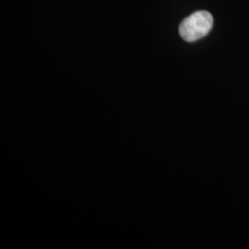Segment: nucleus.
I'll use <instances>...</instances> for the list:
<instances>
[{
    "label": "nucleus",
    "instance_id": "1",
    "mask_svg": "<svg viewBox=\"0 0 249 249\" xmlns=\"http://www.w3.org/2000/svg\"><path fill=\"white\" fill-rule=\"evenodd\" d=\"M213 25V15L208 11L199 10L182 21L179 27V34L185 41L192 43L207 36Z\"/></svg>",
    "mask_w": 249,
    "mask_h": 249
}]
</instances>
